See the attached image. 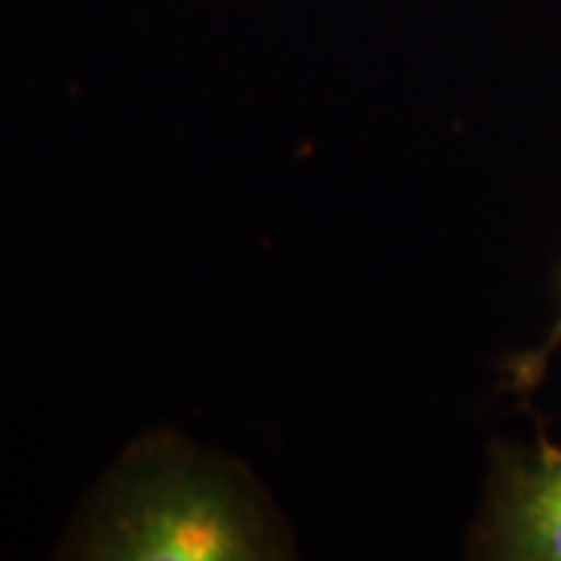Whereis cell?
<instances>
[{"mask_svg": "<svg viewBox=\"0 0 561 561\" xmlns=\"http://www.w3.org/2000/svg\"><path fill=\"white\" fill-rule=\"evenodd\" d=\"M559 346H561V314L557 318V322H553L549 339H546L541 346L520 351V354H512L510 359L502 364V369L507 371V385H504V390L517 392V396L525 398V405H530V396L541 388L546 369H549V364L553 359V354L559 351Z\"/></svg>", "mask_w": 561, "mask_h": 561, "instance_id": "3", "label": "cell"}, {"mask_svg": "<svg viewBox=\"0 0 561 561\" xmlns=\"http://www.w3.org/2000/svg\"><path fill=\"white\" fill-rule=\"evenodd\" d=\"M536 445H494L486 502L468 538V557L561 561V447L543 421Z\"/></svg>", "mask_w": 561, "mask_h": 561, "instance_id": "2", "label": "cell"}, {"mask_svg": "<svg viewBox=\"0 0 561 561\" xmlns=\"http://www.w3.org/2000/svg\"><path fill=\"white\" fill-rule=\"evenodd\" d=\"M62 557L291 559L294 536L244 462L185 434L153 430L130 442L87 496Z\"/></svg>", "mask_w": 561, "mask_h": 561, "instance_id": "1", "label": "cell"}]
</instances>
